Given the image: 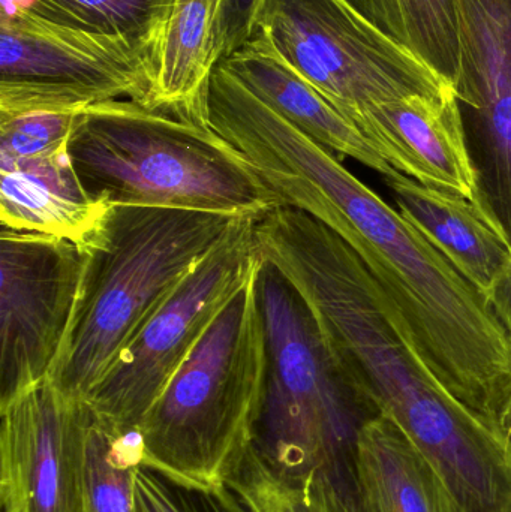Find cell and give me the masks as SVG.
<instances>
[{"label":"cell","instance_id":"6da1fadb","mask_svg":"<svg viewBox=\"0 0 511 512\" xmlns=\"http://www.w3.org/2000/svg\"><path fill=\"white\" fill-rule=\"evenodd\" d=\"M207 116L284 201L338 234L407 322L435 375L497 427L511 405V339L486 295L341 158L291 125L233 72L210 81Z\"/></svg>","mask_w":511,"mask_h":512},{"label":"cell","instance_id":"7a4b0ae2","mask_svg":"<svg viewBox=\"0 0 511 512\" xmlns=\"http://www.w3.org/2000/svg\"><path fill=\"white\" fill-rule=\"evenodd\" d=\"M243 219L111 206L98 236L81 251L74 310L48 379L86 403L141 328Z\"/></svg>","mask_w":511,"mask_h":512},{"label":"cell","instance_id":"3957f363","mask_svg":"<svg viewBox=\"0 0 511 512\" xmlns=\"http://www.w3.org/2000/svg\"><path fill=\"white\" fill-rule=\"evenodd\" d=\"M68 150L87 191L108 206L192 210L255 221L287 207L248 159L210 126L128 99L84 110Z\"/></svg>","mask_w":511,"mask_h":512},{"label":"cell","instance_id":"277c9868","mask_svg":"<svg viewBox=\"0 0 511 512\" xmlns=\"http://www.w3.org/2000/svg\"><path fill=\"white\" fill-rule=\"evenodd\" d=\"M257 271L210 325L134 433L140 466L179 486L222 489L257 441L267 387Z\"/></svg>","mask_w":511,"mask_h":512},{"label":"cell","instance_id":"5b68a950","mask_svg":"<svg viewBox=\"0 0 511 512\" xmlns=\"http://www.w3.org/2000/svg\"><path fill=\"white\" fill-rule=\"evenodd\" d=\"M267 387L255 447L279 474H329L354 486L360 427L377 417L336 366L299 292L269 264L257 271Z\"/></svg>","mask_w":511,"mask_h":512},{"label":"cell","instance_id":"8992f818","mask_svg":"<svg viewBox=\"0 0 511 512\" xmlns=\"http://www.w3.org/2000/svg\"><path fill=\"white\" fill-rule=\"evenodd\" d=\"M255 32L348 120L402 99L446 102L453 87L345 0H264Z\"/></svg>","mask_w":511,"mask_h":512},{"label":"cell","instance_id":"52a82bcc","mask_svg":"<svg viewBox=\"0 0 511 512\" xmlns=\"http://www.w3.org/2000/svg\"><path fill=\"white\" fill-rule=\"evenodd\" d=\"M155 57L131 42L2 9L0 117L32 111L83 113L128 99L150 108Z\"/></svg>","mask_w":511,"mask_h":512},{"label":"cell","instance_id":"ba28073f","mask_svg":"<svg viewBox=\"0 0 511 512\" xmlns=\"http://www.w3.org/2000/svg\"><path fill=\"white\" fill-rule=\"evenodd\" d=\"M255 222L243 219L123 351L86 402L102 426L119 436L134 435L210 325L254 276L263 261Z\"/></svg>","mask_w":511,"mask_h":512},{"label":"cell","instance_id":"9c48e42d","mask_svg":"<svg viewBox=\"0 0 511 512\" xmlns=\"http://www.w3.org/2000/svg\"><path fill=\"white\" fill-rule=\"evenodd\" d=\"M81 270L83 252L69 240L0 230V403L50 375Z\"/></svg>","mask_w":511,"mask_h":512},{"label":"cell","instance_id":"30bf717a","mask_svg":"<svg viewBox=\"0 0 511 512\" xmlns=\"http://www.w3.org/2000/svg\"><path fill=\"white\" fill-rule=\"evenodd\" d=\"M453 92L473 204L511 249V0H459Z\"/></svg>","mask_w":511,"mask_h":512},{"label":"cell","instance_id":"8fae6325","mask_svg":"<svg viewBox=\"0 0 511 512\" xmlns=\"http://www.w3.org/2000/svg\"><path fill=\"white\" fill-rule=\"evenodd\" d=\"M2 512H84L92 412L50 379L0 403Z\"/></svg>","mask_w":511,"mask_h":512},{"label":"cell","instance_id":"7c38bea8","mask_svg":"<svg viewBox=\"0 0 511 512\" xmlns=\"http://www.w3.org/2000/svg\"><path fill=\"white\" fill-rule=\"evenodd\" d=\"M351 123L399 173L447 194L473 200L474 176L456 99H402L375 105Z\"/></svg>","mask_w":511,"mask_h":512},{"label":"cell","instance_id":"4fadbf2b","mask_svg":"<svg viewBox=\"0 0 511 512\" xmlns=\"http://www.w3.org/2000/svg\"><path fill=\"white\" fill-rule=\"evenodd\" d=\"M221 62L261 101L339 158H353L384 179L398 173L356 125L285 62L263 33L254 32Z\"/></svg>","mask_w":511,"mask_h":512},{"label":"cell","instance_id":"5bb4252c","mask_svg":"<svg viewBox=\"0 0 511 512\" xmlns=\"http://www.w3.org/2000/svg\"><path fill=\"white\" fill-rule=\"evenodd\" d=\"M110 207L87 191L68 147L38 158L0 159L2 228L62 237L83 251Z\"/></svg>","mask_w":511,"mask_h":512},{"label":"cell","instance_id":"9a60e30c","mask_svg":"<svg viewBox=\"0 0 511 512\" xmlns=\"http://www.w3.org/2000/svg\"><path fill=\"white\" fill-rule=\"evenodd\" d=\"M224 0H173L155 57L150 108L209 126L210 78L222 60Z\"/></svg>","mask_w":511,"mask_h":512},{"label":"cell","instance_id":"2e32d148","mask_svg":"<svg viewBox=\"0 0 511 512\" xmlns=\"http://www.w3.org/2000/svg\"><path fill=\"white\" fill-rule=\"evenodd\" d=\"M384 180L399 212L486 295L509 267L511 249L473 201L429 188L399 171Z\"/></svg>","mask_w":511,"mask_h":512},{"label":"cell","instance_id":"e0dca14e","mask_svg":"<svg viewBox=\"0 0 511 512\" xmlns=\"http://www.w3.org/2000/svg\"><path fill=\"white\" fill-rule=\"evenodd\" d=\"M354 486L362 512H458L428 460L383 415L360 427Z\"/></svg>","mask_w":511,"mask_h":512},{"label":"cell","instance_id":"ac0fdd59","mask_svg":"<svg viewBox=\"0 0 511 512\" xmlns=\"http://www.w3.org/2000/svg\"><path fill=\"white\" fill-rule=\"evenodd\" d=\"M447 84L459 72V0H345Z\"/></svg>","mask_w":511,"mask_h":512},{"label":"cell","instance_id":"d6986e66","mask_svg":"<svg viewBox=\"0 0 511 512\" xmlns=\"http://www.w3.org/2000/svg\"><path fill=\"white\" fill-rule=\"evenodd\" d=\"M227 486L251 512H362L356 490L329 474H279L252 447Z\"/></svg>","mask_w":511,"mask_h":512},{"label":"cell","instance_id":"ffe728a7","mask_svg":"<svg viewBox=\"0 0 511 512\" xmlns=\"http://www.w3.org/2000/svg\"><path fill=\"white\" fill-rule=\"evenodd\" d=\"M173 0H2V9L33 14L86 32L123 39L156 57Z\"/></svg>","mask_w":511,"mask_h":512},{"label":"cell","instance_id":"44dd1931","mask_svg":"<svg viewBox=\"0 0 511 512\" xmlns=\"http://www.w3.org/2000/svg\"><path fill=\"white\" fill-rule=\"evenodd\" d=\"M138 468L134 435H116L92 414L84 463V512H137Z\"/></svg>","mask_w":511,"mask_h":512},{"label":"cell","instance_id":"7402d4cb","mask_svg":"<svg viewBox=\"0 0 511 512\" xmlns=\"http://www.w3.org/2000/svg\"><path fill=\"white\" fill-rule=\"evenodd\" d=\"M80 114L32 111L0 117V159L38 158L66 149Z\"/></svg>","mask_w":511,"mask_h":512},{"label":"cell","instance_id":"603a6c76","mask_svg":"<svg viewBox=\"0 0 511 512\" xmlns=\"http://www.w3.org/2000/svg\"><path fill=\"white\" fill-rule=\"evenodd\" d=\"M135 505L137 512H251L228 486L188 489L143 466L135 474Z\"/></svg>","mask_w":511,"mask_h":512},{"label":"cell","instance_id":"cb8c5ba5","mask_svg":"<svg viewBox=\"0 0 511 512\" xmlns=\"http://www.w3.org/2000/svg\"><path fill=\"white\" fill-rule=\"evenodd\" d=\"M264 0H224L222 9V59L239 50L255 32Z\"/></svg>","mask_w":511,"mask_h":512},{"label":"cell","instance_id":"d4e9b609","mask_svg":"<svg viewBox=\"0 0 511 512\" xmlns=\"http://www.w3.org/2000/svg\"><path fill=\"white\" fill-rule=\"evenodd\" d=\"M489 306L511 339V262L486 292Z\"/></svg>","mask_w":511,"mask_h":512},{"label":"cell","instance_id":"484cf974","mask_svg":"<svg viewBox=\"0 0 511 512\" xmlns=\"http://www.w3.org/2000/svg\"><path fill=\"white\" fill-rule=\"evenodd\" d=\"M498 430H500L501 435L506 438L507 444L510 445L511 448V405L509 409H507L504 417L501 418L500 424H498Z\"/></svg>","mask_w":511,"mask_h":512}]
</instances>
